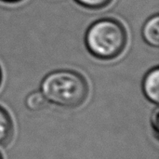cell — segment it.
Returning <instances> with one entry per match:
<instances>
[{
	"mask_svg": "<svg viewBox=\"0 0 159 159\" xmlns=\"http://www.w3.org/2000/svg\"><path fill=\"white\" fill-rule=\"evenodd\" d=\"M40 89L48 102L63 108H76L82 105L89 94L86 79L71 70L49 73L42 80Z\"/></svg>",
	"mask_w": 159,
	"mask_h": 159,
	"instance_id": "1",
	"label": "cell"
},
{
	"mask_svg": "<svg viewBox=\"0 0 159 159\" xmlns=\"http://www.w3.org/2000/svg\"><path fill=\"white\" fill-rule=\"evenodd\" d=\"M128 35L125 27L114 19H102L88 29L85 43L88 50L100 60H113L125 49Z\"/></svg>",
	"mask_w": 159,
	"mask_h": 159,
	"instance_id": "2",
	"label": "cell"
},
{
	"mask_svg": "<svg viewBox=\"0 0 159 159\" xmlns=\"http://www.w3.org/2000/svg\"><path fill=\"white\" fill-rule=\"evenodd\" d=\"M143 90L145 97L152 102L158 103L159 100V69L150 70L143 81Z\"/></svg>",
	"mask_w": 159,
	"mask_h": 159,
	"instance_id": "3",
	"label": "cell"
},
{
	"mask_svg": "<svg viewBox=\"0 0 159 159\" xmlns=\"http://www.w3.org/2000/svg\"><path fill=\"white\" fill-rule=\"evenodd\" d=\"M143 37L144 41L152 46L158 47L159 45V17L155 15L151 17L143 25Z\"/></svg>",
	"mask_w": 159,
	"mask_h": 159,
	"instance_id": "4",
	"label": "cell"
},
{
	"mask_svg": "<svg viewBox=\"0 0 159 159\" xmlns=\"http://www.w3.org/2000/svg\"><path fill=\"white\" fill-rule=\"evenodd\" d=\"M13 124L7 112L0 106V146L7 144L12 138Z\"/></svg>",
	"mask_w": 159,
	"mask_h": 159,
	"instance_id": "5",
	"label": "cell"
},
{
	"mask_svg": "<svg viewBox=\"0 0 159 159\" xmlns=\"http://www.w3.org/2000/svg\"><path fill=\"white\" fill-rule=\"evenodd\" d=\"M47 100L41 91H33L25 98L26 107L33 112L43 110L47 106Z\"/></svg>",
	"mask_w": 159,
	"mask_h": 159,
	"instance_id": "6",
	"label": "cell"
},
{
	"mask_svg": "<svg viewBox=\"0 0 159 159\" xmlns=\"http://www.w3.org/2000/svg\"><path fill=\"white\" fill-rule=\"evenodd\" d=\"M84 7L90 9H99L106 7L112 0H75Z\"/></svg>",
	"mask_w": 159,
	"mask_h": 159,
	"instance_id": "7",
	"label": "cell"
},
{
	"mask_svg": "<svg viewBox=\"0 0 159 159\" xmlns=\"http://www.w3.org/2000/svg\"><path fill=\"white\" fill-rule=\"evenodd\" d=\"M159 120V113H158V109L156 108L155 112H154V115L152 116V126L154 128V129L156 130V132L157 133L158 132V121Z\"/></svg>",
	"mask_w": 159,
	"mask_h": 159,
	"instance_id": "8",
	"label": "cell"
},
{
	"mask_svg": "<svg viewBox=\"0 0 159 159\" xmlns=\"http://www.w3.org/2000/svg\"><path fill=\"white\" fill-rule=\"evenodd\" d=\"M4 2H8V3H15V2H18V1H20V0H2Z\"/></svg>",
	"mask_w": 159,
	"mask_h": 159,
	"instance_id": "9",
	"label": "cell"
},
{
	"mask_svg": "<svg viewBox=\"0 0 159 159\" xmlns=\"http://www.w3.org/2000/svg\"><path fill=\"white\" fill-rule=\"evenodd\" d=\"M1 80H2V73H1V69H0V83H1Z\"/></svg>",
	"mask_w": 159,
	"mask_h": 159,
	"instance_id": "10",
	"label": "cell"
},
{
	"mask_svg": "<svg viewBox=\"0 0 159 159\" xmlns=\"http://www.w3.org/2000/svg\"><path fill=\"white\" fill-rule=\"evenodd\" d=\"M0 159H3V157H2V155L0 154Z\"/></svg>",
	"mask_w": 159,
	"mask_h": 159,
	"instance_id": "11",
	"label": "cell"
}]
</instances>
